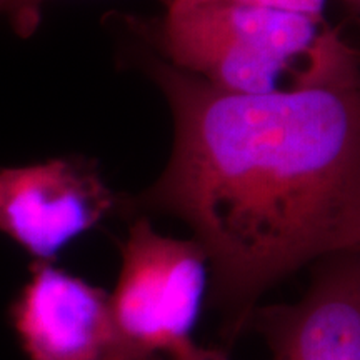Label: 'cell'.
<instances>
[{
    "instance_id": "obj_9",
    "label": "cell",
    "mask_w": 360,
    "mask_h": 360,
    "mask_svg": "<svg viewBox=\"0 0 360 360\" xmlns=\"http://www.w3.org/2000/svg\"><path fill=\"white\" fill-rule=\"evenodd\" d=\"M150 360H229L224 350L215 347H202V345L193 342L187 349L170 355H160Z\"/></svg>"
},
{
    "instance_id": "obj_8",
    "label": "cell",
    "mask_w": 360,
    "mask_h": 360,
    "mask_svg": "<svg viewBox=\"0 0 360 360\" xmlns=\"http://www.w3.org/2000/svg\"><path fill=\"white\" fill-rule=\"evenodd\" d=\"M209 2H224V4H240V6H255L277 8V11L297 12L304 15L323 19V7L327 0H169V6H187V4H209Z\"/></svg>"
},
{
    "instance_id": "obj_4",
    "label": "cell",
    "mask_w": 360,
    "mask_h": 360,
    "mask_svg": "<svg viewBox=\"0 0 360 360\" xmlns=\"http://www.w3.org/2000/svg\"><path fill=\"white\" fill-rule=\"evenodd\" d=\"M117 204L96 164L80 157L0 169V232L39 262L56 259Z\"/></svg>"
},
{
    "instance_id": "obj_10",
    "label": "cell",
    "mask_w": 360,
    "mask_h": 360,
    "mask_svg": "<svg viewBox=\"0 0 360 360\" xmlns=\"http://www.w3.org/2000/svg\"><path fill=\"white\" fill-rule=\"evenodd\" d=\"M342 2H345L350 8H354L355 12H360V0H342Z\"/></svg>"
},
{
    "instance_id": "obj_1",
    "label": "cell",
    "mask_w": 360,
    "mask_h": 360,
    "mask_svg": "<svg viewBox=\"0 0 360 360\" xmlns=\"http://www.w3.org/2000/svg\"><path fill=\"white\" fill-rule=\"evenodd\" d=\"M135 62L167 98L174 143L157 182L124 207L191 229L232 342L269 289L305 265L360 250V64L312 87L242 96L154 51Z\"/></svg>"
},
{
    "instance_id": "obj_5",
    "label": "cell",
    "mask_w": 360,
    "mask_h": 360,
    "mask_svg": "<svg viewBox=\"0 0 360 360\" xmlns=\"http://www.w3.org/2000/svg\"><path fill=\"white\" fill-rule=\"evenodd\" d=\"M314 265L297 302L255 309L250 326L264 335L270 360H360V250Z\"/></svg>"
},
{
    "instance_id": "obj_7",
    "label": "cell",
    "mask_w": 360,
    "mask_h": 360,
    "mask_svg": "<svg viewBox=\"0 0 360 360\" xmlns=\"http://www.w3.org/2000/svg\"><path fill=\"white\" fill-rule=\"evenodd\" d=\"M45 0H0V13L7 17L13 32L29 39L39 29Z\"/></svg>"
},
{
    "instance_id": "obj_3",
    "label": "cell",
    "mask_w": 360,
    "mask_h": 360,
    "mask_svg": "<svg viewBox=\"0 0 360 360\" xmlns=\"http://www.w3.org/2000/svg\"><path fill=\"white\" fill-rule=\"evenodd\" d=\"M110 294L109 360H150L193 344L209 283V260L193 238L162 236L146 217L130 225Z\"/></svg>"
},
{
    "instance_id": "obj_2",
    "label": "cell",
    "mask_w": 360,
    "mask_h": 360,
    "mask_svg": "<svg viewBox=\"0 0 360 360\" xmlns=\"http://www.w3.org/2000/svg\"><path fill=\"white\" fill-rule=\"evenodd\" d=\"M130 25L169 64L242 96L312 87L360 64L359 49L326 19L277 8L187 4Z\"/></svg>"
},
{
    "instance_id": "obj_6",
    "label": "cell",
    "mask_w": 360,
    "mask_h": 360,
    "mask_svg": "<svg viewBox=\"0 0 360 360\" xmlns=\"http://www.w3.org/2000/svg\"><path fill=\"white\" fill-rule=\"evenodd\" d=\"M8 317L30 360L110 359V294L51 262L30 267Z\"/></svg>"
}]
</instances>
